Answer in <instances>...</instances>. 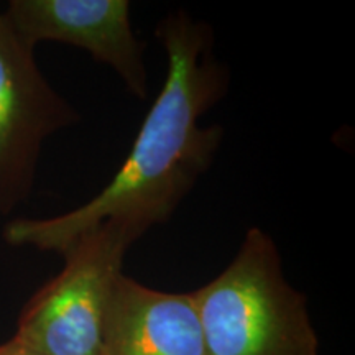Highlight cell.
I'll use <instances>...</instances> for the list:
<instances>
[{
    "label": "cell",
    "mask_w": 355,
    "mask_h": 355,
    "mask_svg": "<svg viewBox=\"0 0 355 355\" xmlns=\"http://www.w3.org/2000/svg\"><path fill=\"white\" fill-rule=\"evenodd\" d=\"M191 296L206 355H319L308 300L263 229H248L224 272Z\"/></svg>",
    "instance_id": "7a4b0ae2"
},
{
    "label": "cell",
    "mask_w": 355,
    "mask_h": 355,
    "mask_svg": "<svg viewBox=\"0 0 355 355\" xmlns=\"http://www.w3.org/2000/svg\"><path fill=\"white\" fill-rule=\"evenodd\" d=\"M157 38L166 55V79L119 171L76 209L8 222L3 227L8 245L61 254L107 220L144 235L170 219L209 170L224 128L204 127L201 119L227 94L230 73L217 60L211 26L184 10L159 20Z\"/></svg>",
    "instance_id": "6da1fadb"
},
{
    "label": "cell",
    "mask_w": 355,
    "mask_h": 355,
    "mask_svg": "<svg viewBox=\"0 0 355 355\" xmlns=\"http://www.w3.org/2000/svg\"><path fill=\"white\" fill-rule=\"evenodd\" d=\"M78 121L74 105L38 68L33 48L0 13V214L32 194L44 141Z\"/></svg>",
    "instance_id": "277c9868"
},
{
    "label": "cell",
    "mask_w": 355,
    "mask_h": 355,
    "mask_svg": "<svg viewBox=\"0 0 355 355\" xmlns=\"http://www.w3.org/2000/svg\"><path fill=\"white\" fill-rule=\"evenodd\" d=\"M101 355H206L191 293L159 291L122 273L110 295Z\"/></svg>",
    "instance_id": "8992f818"
},
{
    "label": "cell",
    "mask_w": 355,
    "mask_h": 355,
    "mask_svg": "<svg viewBox=\"0 0 355 355\" xmlns=\"http://www.w3.org/2000/svg\"><path fill=\"white\" fill-rule=\"evenodd\" d=\"M6 19L30 48L60 42L109 66L132 96L146 99L145 43L137 38L127 0H10Z\"/></svg>",
    "instance_id": "5b68a950"
},
{
    "label": "cell",
    "mask_w": 355,
    "mask_h": 355,
    "mask_svg": "<svg viewBox=\"0 0 355 355\" xmlns=\"http://www.w3.org/2000/svg\"><path fill=\"white\" fill-rule=\"evenodd\" d=\"M140 237L115 220L79 235L61 252L63 270L26 301L17 339L43 355H101L110 295Z\"/></svg>",
    "instance_id": "3957f363"
},
{
    "label": "cell",
    "mask_w": 355,
    "mask_h": 355,
    "mask_svg": "<svg viewBox=\"0 0 355 355\" xmlns=\"http://www.w3.org/2000/svg\"><path fill=\"white\" fill-rule=\"evenodd\" d=\"M0 355H43L38 350H35L30 345L21 343L20 339H17L15 336L12 337L7 343L0 344Z\"/></svg>",
    "instance_id": "52a82bcc"
}]
</instances>
